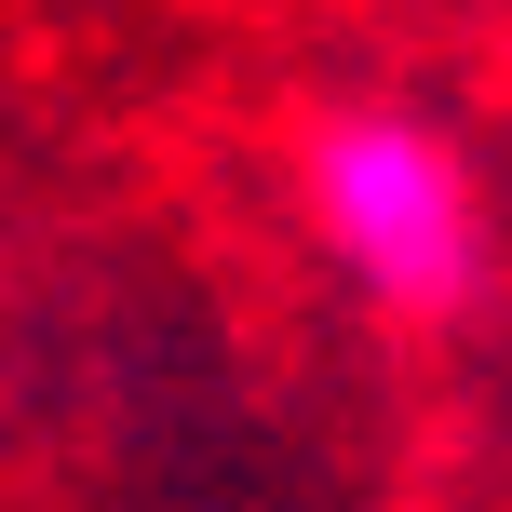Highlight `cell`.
<instances>
[{
	"mask_svg": "<svg viewBox=\"0 0 512 512\" xmlns=\"http://www.w3.org/2000/svg\"><path fill=\"white\" fill-rule=\"evenodd\" d=\"M283 189H297V230L324 256V283L391 337H445L499 297V216L486 176L445 122L418 108H310L297 149H283Z\"/></svg>",
	"mask_w": 512,
	"mask_h": 512,
	"instance_id": "1",
	"label": "cell"
}]
</instances>
